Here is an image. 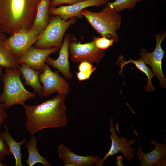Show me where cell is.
Here are the masks:
<instances>
[{"label":"cell","mask_w":166,"mask_h":166,"mask_svg":"<svg viewBox=\"0 0 166 166\" xmlns=\"http://www.w3.org/2000/svg\"><path fill=\"white\" fill-rule=\"evenodd\" d=\"M65 96L57 93L38 105L23 106L26 118V127L30 134L34 135L45 128H62L67 125Z\"/></svg>","instance_id":"cell-1"},{"label":"cell","mask_w":166,"mask_h":166,"mask_svg":"<svg viewBox=\"0 0 166 166\" xmlns=\"http://www.w3.org/2000/svg\"><path fill=\"white\" fill-rule=\"evenodd\" d=\"M40 0H0V32L10 36L30 29Z\"/></svg>","instance_id":"cell-2"},{"label":"cell","mask_w":166,"mask_h":166,"mask_svg":"<svg viewBox=\"0 0 166 166\" xmlns=\"http://www.w3.org/2000/svg\"><path fill=\"white\" fill-rule=\"evenodd\" d=\"M5 70L2 79L3 89L0 93V103H3L6 109L16 104L23 106L27 101L36 97V94L25 89L20 79L22 73L19 68Z\"/></svg>","instance_id":"cell-3"},{"label":"cell","mask_w":166,"mask_h":166,"mask_svg":"<svg viewBox=\"0 0 166 166\" xmlns=\"http://www.w3.org/2000/svg\"><path fill=\"white\" fill-rule=\"evenodd\" d=\"M81 13L94 30L102 37L113 39L115 42L119 40L117 31L121 27L122 18L119 13L109 5L98 12L84 9Z\"/></svg>","instance_id":"cell-4"},{"label":"cell","mask_w":166,"mask_h":166,"mask_svg":"<svg viewBox=\"0 0 166 166\" xmlns=\"http://www.w3.org/2000/svg\"><path fill=\"white\" fill-rule=\"evenodd\" d=\"M76 20V17L65 21L59 15L52 16L46 27L39 34L33 46L42 49L56 47L60 49L65 33Z\"/></svg>","instance_id":"cell-5"},{"label":"cell","mask_w":166,"mask_h":166,"mask_svg":"<svg viewBox=\"0 0 166 166\" xmlns=\"http://www.w3.org/2000/svg\"><path fill=\"white\" fill-rule=\"evenodd\" d=\"M69 50L70 59L75 63L87 61L92 64L98 63L105 54L103 50L96 47L93 38L92 42L82 44L73 35L69 44Z\"/></svg>","instance_id":"cell-6"},{"label":"cell","mask_w":166,"mask_h":166,"mask_svg":"<svg viewBox=\"0 0 166 166\" xmlns=\"http://www.w3.org/2000/svg\"><path fill=\"white\" fill-rule=\"evenodd\" d=\"M166 36V31H164L156 35V39L155 48L150 53L146 49H141L140 53L141 58L144 63L149 65L155 76L160 82L161 86L164 88L166 87V78L164 76L162 69V63L165 52L161 47V44Z\"/></svg>","instance_id":"cell-7"},{"label":"cell","mask_w":166,"mask_h":166,"mask_svg":"<svg viewBox=\"0 0 166 166\" xmlns=\"http://www.w3.org/2000/svg\"><path fill=\"white\" fill-rule=\"evenodd\" d=\"M39 79L43 85V97H47L54 92L66 96L69 93L70 86L65 79L61 76L56 70L52 71L46 63L39 75Z\"/></svg>","instance_id":"cell-8"},{"label":"cell","mask_w":166,"mask_h":166,"mask_svg":"<svg viewBox=\"0 0 166 166\" xmlns=\"http://www.w3.org/2000/svg\"><path fill=\"white\" fill-rule=\"evenodd\" d=\"M39 34L32 29L21 30L10 36L3 43L17 59L35 44Z\"/></svg>","instance_id":"cell-9"},{"label":"cell","mask_w":166,"mask_h":166,"mask_svg":"<svg viewBox=\"0 0 166 166\" xmlns=\"http://www.w3.org/2000/svg\"><path fill=\"white\" fill-rule=\"evenodd\" d=\"M110 124L111 134H109V136L111 140V146L109 151L103 158L98 163L97 166H103L104 161L108 156H113L118 153L119 152H121L124 157L129 161H131L135 156L134 151L137 149L136 148H132L131 146L134 144L135 139L133 138L128 140L122 137L119 131L118 124H117L116 128L120 136V138H119L116 135V129L114 127L112 119H110Z\"/></svg>","instance_id":"cell-10"},{"label":"cell","mask_w":166,"mask_h":166,"mask_svg":"<svg viewBox=\"0 0 166 166\" xmlns=\"http://www.w3.org/2000/svg\"><path fill=\"white\" fill-rule=\"evenodd\" d=\"M139 142V148L136 149V156L140 163L138 165L141 166H166V143H160L157 140L155 142L151 138L150 144H152L154 148L147 153H144L140 144V141L137 132L134 130Z\"/></svg>","instance_id":"cell-11"},{"label":"cell","mask_w":166,"mask_h":166,"mask_svg":"<svg viewBox=\"0 0 166 166\" xmlns=\"http://www.w3.org/2000/svg\"><path fill=\"white\" fill-rule=\"evenodd\" d=\"M59 50L56 47L42 49L32 46L17 59V61L19 65L24 64L35 70L43 71L47 57Z\"/></svg>","instance_id":"cell-12"},{"label":"cell","mask_w":166,"mask_h":166,"mask_svg":"<svg viewBox=\"0 0 166 166\" xmlns=\"http://www.w3.org/2000/svg\"><path fill=\"white\" fill-rule=\"evenodd\" d=\"M107 0H86L74 4L58 7H50L49 14L52 16L59 15L63 20L66 21L73 18H82L83 16L81 11L91 6H99L106 5Z\"/></svg>","instance_id":"cell-13"},{"label":"cell","mask_w":166,"mask_h":166,"mask_svg":"<svg viewBox=\"0 0 166 166\" xmlns=\"http://www.w3.org/2000/svg\"><path fill=\"white\" fill-rule=\"evenodd\" d=\"M57 147L58 156L63 162L64 166H89L94 164L97 166L101 160L100 157L94 155L83 156L75 154L62 144Z\"/></svg>","instance_id":"cell-14"},{"label":"cell","mask_w":166,"mask_h":166,"mask_svg":"<svg viewBox=\"0 0 166 166\" xmlns=\"http://www.w3.org/2000/svg\"><path fill=\"white\" fill-rule=\"evenodd\" d=\"M71 39V36L69 34H65L59 51L58 58L54 60L49 56L45 61L47 64L53 67L60 71L65 78L68 80H71L73 77V74L70 71V67L69 61V45Z\"/></svg>","instance_id":"cell-15"},{"label":"cell","mask_w":166,"mask_h":166,"mask_svg":"<svg viewBox=\"0 0 166 166\" xmlns=\"http://www.w3.org/2000/svg\"><path fill=\"white\" fill-rule=\"evenodd\" d=\"M20 65L18 68L25 80L24 84L31 87L40 97H43L42 86L39 79V75L42 71L35 70L24 64Z\"/></svg>","instance_id":"cell-16"},{"label":"cell","mask_w":166,"mask_h":166,"mask_svg":"<svg viewBox=\"0 0 166 166\" xmlns=\"http://www.w3.org/2000/svg\"><path fill=\"white\" fill-rule=\"evenodd\" d=\"M51 0H40L35 18L30 29L38 32L39 34L48 25L50 18L49 8Z\"/></svg>","instance_id":"cell-17"},{"label":"cell","mask_w":166,"mask_h":166,"mask_svg":"<svg viewBox=\"0 0 166 166\" xmlns=\"http://www.w3.org/2000/svg\"><path fill=\"white\" fill-rule=\"evenodd\" d=\"M131 63L135 64L140 71L143 72L147 76L148 82L144 89L147 92L153 91L155 90V89L152 84L151 79L155 76L149 68L145 65V63L141 58L138 60H133L129 59L127 61H125L122 56L120 55L119 56L116 63L120 67L121 71L119 72V73L123 76L122 71L123 68L127 64Z\"/></svg>","instance_id":"cell-18"},{"label":"cell","mask_w":166,"mask_h":166,"mask_svg":"<svg viewBox=\"0 0 166 166\" xmlns=\"http://www.w3.org/2000/svg\"><path fill=\"white\" fill-rule=\"evenodd\" d=\"M4 129L3 132H0V135L6 144L12 154L14 156L15 160V166H22L21 147L22 144L26 142V140L23 139L20 142H17L10 135L7 124L4 125Z\"/></svg>","instance_id":"cell-19"},{"label":"cell","mask_w":166,"mask_h":166,"mask_svg":"<svg viewBox=\"0 0 166 166\" xmlns=\"http://www.w3.org/2000/svg\"><path fill=\"white\" fill-rule=\"evenodd\" d=\"M37 139L32 135L30 140L26 143L25 146L27 149L28 156L26 160L28 166H33L38 163H41L45 166H50L51 164L47 161L38 152L37 147Z\"/></svg>","instance_id":"cell-20"},{"label":"cell","mask_w":166,"mask_h":166,"mask_svg":"<svg viewBox=\"0 0 166 166\" xmlns=\"http://www.w3.org/2000/svg\"><path fill=\"white\" fill-rule=\"evenodd\" d=\"M19 66L17 58L3 42H0V66L5 69H13L18 68Z\"/></svg>","instance_id":"cell-21"},{"label":"cell","mask_w":166,"mask_h":166,"mask_svg":"<svg viewBox=\"0 0 166 166\" xmlns=\"http://www.w3.org/2000/svg\"><path fill=\"white\" fill-rule=\"evenodd\" d=\"M142 1L143 0H115L114 2H110L108 1L106 4L119 13L126 9L133 10L137 2Z\"/></svg>","instance_id":"cell-22"},{"label":"cell","mask_w":166,"mask_h":166,"mask_svg":"<svg viewBox=\"0 0 166 166\" xmlns=\"http://www.w3.org/2000/svg\"><path fill=\"white\" fill-rule=\"evenodd\" d=\"M95 40V44L98 48L104 50L112 46L115 42L113 39L105 37H93Z\"/></svg>","instance_id":"cell-23"},{"label":"cell","mask_w":166,"mask_h":166,"mask_svg":"<svg viewBox=\"0 0 166 166\" xmlns=\"http://www.w3.org/2000/svg\"><path fill=\"white\" fill-rule=\"evenodd\" d=\"M11 154L6 144L0 135V161H2L6 156Z\"/></svg>","instance_id":"cell-24"},{"label":"cell","mask_w":166,"mask_h":166,"mask_svg":"<svg viewBox=\"0 0 166 166\" xmlns=\"http://www.w3.org/2000/svg\"><path fill=\"white\" fill-rule=\"evenodd\" d=\"M78 70L81 72H94L96 68L93 66L92 64L87 61H83L80 62L78 66Z\"/></svg>","instance_id":"cell-25"},{"label":"cell","mask_w":166,"mask_h":166,"mask_svg":"<svg viewBox=\"0 0 166 166\" xmlns=\"http://www.w3.org/2000/svg\"><path fill=\"white\" fill-rule=\"evenodd\" d=\"M86 0H52L50 3L51 7H55L59 5L63 4L72 5Z\"/></svg>","instance_id":"cell-26"},{"label":"cell","mask_w":166,"mask_h":166,"mask_svg":"<svg viewBox=\"0 0 166 166\" xmlns=\"http://www.w3.org/2000/svg\"><path fill=\"white\" fill-rule=\"evenodd\" d=\"M6 109L5 105L3 103H0V129L8 117L6 112Z\"/></svg>","instance_id":"cell-27"},{"label":"cell","mask_w":166,"mask_h":166,"mask_svg":"<svg viewBox=\"0 0 166 166\" xmlns=\"http://www.w3.org/2000/svg\"><path fill=\"white\" fill-rule=\"evenodd\" d=\"M93 72L79 71L76 72L75 74L77 78L79 81L90 79V77Z\"/></svg>","instance_id":"cell-28"},{"label":"cell","mask_w":166,"mask_h":166,"mask_svg":"<svg viewBox=\"0 0 166 166\" xmlns=\"http://www.w3.org/2000/svg\"><path fill=\"white\" fill-rule=\"evenodd\" d=\"M122 156H119L117 157L116 164L117 166H123V164L122 162Z\"/></svg>","instance_id":"cell-29"},{"label":"cell","mask_w":166,"mask_h":166,"mask_svg":"<svg viewBox=\"0 0 166 166\" xmlns=\"http://www.w3.org/2000/svg\"><path fill=\"white\" fill-rule=\"evenodd\" d=\"M7 38V36L5 34L0 32V42H4Z\"/></svg>","instance_id":"cell-30"},{"label":"cell","mask_w":166,"mask_h":166,"mask_svg":"<svg viewBox=\"0 0 166 166\" xmlns=\"http://www.w3.org/2000/svg\"><path fill=\"white\" fill-rule=\"evenodd\" d=\"M6 164L2 163L1 161H0V166H6Z\"/></svg>","instance_id":"cell-31"},{"label":"cell","mask_w":166,"mask_h":166,"mask_svg":"<svg viewBox=\"0 0 166 166\" xmlns=\"http://www.w3.org/2000/svg\"><path fill=\"white\" fill-rule=\"evenodd\" d=\"M3 68L0 66V80L1 79V73L2 72V69Z\"/></svg>","instance_id":"cell-32"},{"label":"cell","mask_w":166,"mask_h":166,"mask_svg":"<svg viewBox=\"0 0 166 166\" xmlns=\"http://www.w3.org/2000/svg\"><path fill=\"white\" fill-rule=\"evenodd\" d=\"M52 0H51V1Z\"/></svg>","instance_id":"cell-33"}]
</instances>
